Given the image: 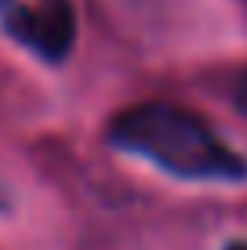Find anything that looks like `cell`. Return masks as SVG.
<instances>
[{
    "label": "cell",
    "instance_id": "obj_1",
    "mask_svg": "<svg viewBox=\"0 0 247 250\" xmlns=\"http://www.w3.org/2000/svg\"><path fill=\"white\" fill-rule=\"evenodd\" d=\"M109 142L124 152L153 160L178 178H218V182L247 178L244 156H236L197 113L167 102H146L116 113L109 124Z\"/></svg>",
    "mask_w": 247,
    "mask_h": 250
},
{
    "label": "cell",
    "instance_id": "obj_2",
    "mask_svg": "<svg viewBox=\"0 0 247 250\" xmlns=\"http://www.w3.org/2000/svg\"><path fill=\"white\" fill-rule=\"evenodd\" d=\"M4 29L33 55L58 62L76 40V15L69 0H25L4 11Z\"/></svg>",
    "mask_w": 247,
    "mask_h": 250
},
{
    "label": "cell",
    "instance_id": "obj_3",
    "mask_svg": "<svg viewBox=\"0 0 247 250\" xmlns=\"http://www.w3.org/2000/svg\"><path fill=\"white\" fill-rule=\"evenodd\" d=\"M236 105L247 113V73H240V80H236Z\"/></svg>",
    "mask_w": 247,
    "mask_h": 250
},
{
    "label": "cell",
    "instance_id": "obj_4",
    "mask_svg": "<svg viewBox=\"0 0 247 250\" xmlns=\"http://www.w3.org/2000/svg\"><path fill=\"white\" fill-rule=\"evenodd\" d=\"M225 250H247V243H229Z\"/></svg>",
    "mask_w": 247,
    "mask_h": 250
},
{
    "label": "cell",
    "instance_id": "obj_5",
    "mask_svg": "<svg viewBox=\"0 0 247 250\" xmlns=\"http://www.w3.org/2000/svg\"><path fill=\"white\" fill-rule=\"evenodd\" d=\"M0 4H4V0H0Z\"/></svg>",
    "mask_w": 247,
    "mask_h": 250
}]
</instances>
